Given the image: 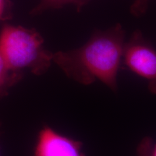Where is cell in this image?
I'll use <instances>...</instances> for the list:
<instances>
[{
  "label": "cell",
  "instance_id": "cell-8",
  "mask_svg": "<svg viewBox=\"0 0 156 156\" xmlns=\"http://www.w3.org/2000/svg\"><path fill=\"white\" fill-rule=\"evenodd\" d=\"M148 1L149 0H136L132 6L131 12L136 16L143 14L147 8Z\"/></svg>",
  "mask_w": 156,
  "mask_h": 156
},
{
  "label": "cell",
  "instance_id": "cell-4",
  "mask_svg": "<svg viewBox=\"0 0 156 156\" xmlns=\"http://www.w3.org/2000/svg\"><path fill=\"white\" fill-rule=\"evenodd\" d=\"M33 156H85L83 143L45 126L37 136Z\"/></svg>",
  "mask_w": 156,
  "mask_h": 156
},
{
  "label": "cell",
  "instance_id": "cell-6",
  "mask_svg": "<svg viewBox=\"0 0 156 156\" xmlns=\"http://www.w3.org/2000/svg\"><path fill=\"white\" fill-rule=\"evenodd\" d=\"M91 0H41L33 13L38 14L46 9H58L67 5H73L80 11Z\"/></svg>",
  "mask_w": 156,
  "mask_h": 156
},
{
  "label": "cell",
  "instance_id": "cell-10",
  "mask_svg": "<svg viewBox=\"0 0 156 156\" xmlns=\"http://www.w3.org/2000/svg\"><path fill=\"white\" fill-rule=\"evenodd\" d=\"M136 156H147L146 155V147L145 140L142 139L136 149Z\"/></svg>",
  "mask_w": 156,
  "mask_h": 156
},
{
  "label": "cell",
  "instance_id": "cell-9",
  "mask_svg": "<svg viewBox=\"0 0 156 156\" xmlns=\"http://www.w3.org/2000/svg\"><path fill=\"white\" fill-rule=\"evenodd\" d=\"M145 142L146 155L147 156H156V142L151 137L144 138Z\"/></svg>",
  "mask_w": 156,
  "mask_h": 156
},
{
  "label": "cell",
  "instance_id": "cell-3",
  "mask_svg": "<svg viewBox=\"0 0 156 156\" xmlns=\"http://www.w3.org/2000/svg\"><path fill=\"white\" fill-rule=\"evenodd\" d=\"M122 65L145 80L151 93L156 94V48L140 31L125 42Z\"/></svg>",
  "mask_w": 156,
  "mask_h": 156
},
{
  "label": "cell",
  "instance_id": "cell-5",
  "mask_svg": "<svg viewBox=\"0 0 156 156\" xmlns=\"http://www.w3.org/2000/svg\"><path fill=\"white\" fill-rule=\"evenodd\" d=\"M23 73L12 69L0 52V98L8 93L12 87L21 80Z\"/></svg>",
  "mask_w": 156,
  "mask_h": 156
},
{
  "label": "cell",
  "instance_id": "cell-2",
  "mask_svg": "<svg viewBox=\"0 0 156 156\" xmlns=\"http://www.w3.org/2000/svg\"><path fill=\"white\" fill-rule=\"evenodd\" d=\"M0 52L9 67L19 73L28 69L34 75H41L53 62V53L44 48L40 34L22 26L3 25L0 33Z\"/></svg>",
  "mask_w": 156,
  "mask_h": 156
},
{
  "label": "cell",
  "instance_id": "cell-7",
  "mask_svg": "<svg viewBox=\"0 0 156 156\" xmlns=\"http://www.w3.org/2000/svg\"><path fill=\"white\" fill-rule=\"evenodd\" d=\"M12 3L9 0H0V22L12 18Z\"/></svg>",
  "mask_w": 156,
  "mask_h": 156
},
{
  "label": "cell",
  "instance_id": "cell-1",
  "mask_svg": "<svg viewBox=\"0 0 156 156\" xmlns=\"http://www.w3.org/2000/svg\"><path fill=\"white\" fill-rule=\"evenodd\" d=\"M125 42V31L116 24L95 31L80 47L53 53L52 62L68 77L82 85L98 81L116 92Z\"/></svg>",
  "mask_w": 156,
  "mask_h": 156
}]
</instances>
